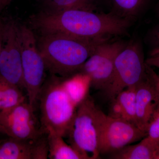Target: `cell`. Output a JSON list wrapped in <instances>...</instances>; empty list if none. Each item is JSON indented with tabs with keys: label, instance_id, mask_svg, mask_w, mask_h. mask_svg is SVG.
<instances>
[{
	"label": "cell",
	"instance_id": "6da1fadb",
	"mask_svg": "<svg viewBox=\"0 0 159 159\" xmlns=\"http://www.w3.org/2000/svg\"><path fill=\"white\" fill-rule=\"evenodd\" d=\"M131 20L113 13L70 9L46 15L44 28L49 34H65L82 39L108 40L127 34Z\"/></svg>",
	"mask_w": 159,
	"mask_h": 159
},
{
	"label": "cell",
	"instance_id": "7a4b0ae2",
	"mask_svg": "<svg viewBox=\"0 0 159 159\" xmlns=\"http://www.w3.org/2000/svg\"><path fill=\"white\" fill-rule=\"evenodd\" d=\"M108 40L53 34L40 35L37 42L47 70L52 75L67 78L78 73L98 44Z\"/></svg>",
	"mask_w": 159,
	"mask_h": 159
},
{
	"label": "cell",
	"instance_id": "3957f363",
	"mask_svg": "<svg viewBox=\"0 0 159 159\" xmlns=\"http://www.w3.org/2000/svg\"><path fill=\"white\" fill-rule=\"evenodd\" d=\"M38 95L34 107L46 133L63 137L74 118L77 106L62 84V77L51 74Z\"/></svg>",
	"mask_w": 159,
	"mask_h": 159
},
{
	"label": "cell",
	"instance_id": "277c9868",
	"mask_svg": "<svg viewBox=\"0 0 159 159\" xmlns=\"http://www.w3.org/2000/svg\"><path fill=\"white\" fill-rule=\"evenodd\" d=\"M97 107L89 95L77 106L63 138L84 159L100 157L97 119Z\"/></svg>",
	"mask_w": 159,
	"mask_h": 159
},
{
	"label": "cell",
	"instance_id": "5b68a950",
	"mask_svg": "<svg viewBox=\"0 0 159 159\" xmlns=\"http://www.w3.org/2000/svg\"><path fill=\"white\" fill-rule=\"evenodd\" d=\"M146 64L141 43L133 40L126 44L115 61L113 76L104 91L111 100L122 90L136 87L146 76Z\"/></svg>",
	"mask_w": 159,
	"mask_h": 159
},
{
	"label": "cell",
	"instance_id": "8992f818",
	"mask_svg": "<svg viewBox=\"0 0 159 159\" xmlns=\"http://www.w3.org/2000/svg\"><path fill=\"white\" fill-rule=\"evenodd\" d=\"M23 76L29 103L34 106L38 95L45 81V63L33 31L19 25Z\"/></svg>",
	"mask_w": 159,
	"mask_h": 159
},
{
	"label": "cell",
	"instance_id": "52a82bcc",
	"mask_svg": "<svg viewBox=\"0 0 159 159\" xmlns=\"http://www.w3.org/2000/svg\"><path fill=\"white\" fill-rule=\"evenodd\" d=\"M97 119L100 155L113 153L147 135L136 125L106 115L98 107Z\"/></svg>",
	"mask_w": 159,
	"mask_h": 159
},
{
	"label": "cell",
	"instance_id": "ba28073f",
	"mask_svg": "<svg viewBox=\"0 0 159 159\" xmlns=\"http://www.w3.org/2000/svg\"><path fill=\"white\" fill-rule=\"evenodd\" d=\"M126 44L122 41L99 43L78 73L86 74L91 80V87L105 91L113 76L115 61Z\"/></svg>",
	"mask_w": 159,
	"mask_h": 159
},
{
	"label": "cell",
	"instance_id": "9c48e42d",
	"mask_svg": "<svg viewBox=\"0 0 159 159\" xmlns=\"http://www.w3.org/2000/svg\"><path fill=\"white\" fill-rule=\"evenodd\" d=\"M19 25L12 19L4 21L0 75L23 91L25 88L23 79Z\"/></svg>",
	"mask_w": 159,
	"mask_h": 159
},
{
	"label": "cell",
	"instance_id": "30bf717a",
	"mask_svg": "<svg viewBox=\"0 0 159 159\" xmlns=\"http://www.w3.org/2000/svg\"><path fill=\"white\" fill-rule=\"evenodd\" d=\"M0 123L8 136L20 139H37L46 133L34 106L28 100L0 111Z\"/></svg>",
	"mask_w": 159,
	"mask_h": 159
},
{
	"label": "cell",
	"instance_id": "8fae6325",
	"mask_svg": "<svg viewBox=\"0 0 159 159\" xmlns=\"http://www.w3.org/2000/svg\"><path fill=\"white\" fill-rule=\"evenodd\" d=\"M48 134L37 139H20L6 136L0 139V159H47Z\"/></svg>",
	"mask_w": 159,
	"mask_h": 159
},
{
	"label": "cell",
	"instance_id": "7c38bea8",
	"mask_svg": "<svg viewBox=\"0 0 159 159\" xmlns=\"http://www.w3.org/2000/svg\"><path fill=\"white\" fill-rule=\"evenodd\" d=\"M136 91L137 126L146 133L148 124L159 109V94L147 73L136 86Z\"/></svg>",
	"mask_w": 159,
	"mask_h": 159
},
{
	"label": "cell",
	"instance_id": "4fadbf2b",
	"mask_svg": "<svg viewBox=\"0 0 159 159\" xmlns=\"http://www.w3.org/2000/svg\"><path fill=\"white\" fill-rule=\"evenodd\" d=\"M116 159H159V140L145 137L138 144L129 145L111 154Z\"/></svg>",
	"mask_w": 159,
	"mask_h": 159
},
{
	"label": "cell",
	"instance_id": "5bb4252c",
	"mask_svg": "<svg viewBox=\"0 0 159 159\" xmlns=\"http://www.w3.org/2000/svg\"><path fill=\"white\" fill-rule=\"evenodd\" d=\"M62 84L74 104L77 107L89 95L91 80L86 74L77 73L63 78Z\"/></svg>",
	"mask_w": 159,
	"mask_h": 159
},
{
	"label": "cell",
	"instance_id": "9a60e30c",
	"mask_svg": "<svg viewBox=\"0 0 159 159\" xmlns=\"http://www.w3.org/2000/svg\"><path fill=\"white\" fill-rule=\"evenodd\" d=\"M48 158L51 159H84L63 137L53 133L48 134Z\"/></svg>",
	"mask_w": 159,
	"mask_h": 159
},
{
	"label": "cell",
	"instance_id": "2e32d148",
	"mask_svg": "<svg viewBox=\"0 0 159 159\" xmlns=\"http://www.w3.org/2000/svg\"><path fill=\"white\" fill-rule=\"evenodd\" d=\"M26 100L28 98L23 91L0 75V111L9 109Z\"/></svg>",
	"mask_w": 159,
	"mask_h": 159
},
{
	"label": "cell",
	"instance_id": "e0dca14e",
	"mask_svg": "<svg viewBox=\"0 0 159 159\" xmlns=\"http://www.w3.org/2000/svg\"><path fill=\"white\" fill-rule=\"evenodd\" d=\"M96 0H43V11H55L80 9L94 11Z\"/></svg>",
	"mask_w": 159,
	"mask_h": 159
},
{
	"label": "cell",
	"instance_id": "ac0fdd59",
	"mask_svg": "<svg viewBox=\"0 0 159 159\" xmlns=\"http://www.w3.org/2000/svg\"><path fill=\"white\" fill-rule=\"evenodd\" d=\"M136 87V86L125 89L121 91L115 99L122 106L127 121L137 126Z\"/></svg>",
	"mask_w": 159,
	"mask_h": 159
},
{
	"label": "cell",
	"instance_id": "d6986e66",
	"mask_svg": "<svg viewBox=\"0 0 159 159\" xmlns=\"http://www.w3.org/2000/svg\"><path fill=\"white\" fill-rule=\"evenodd\" d=\"M148 0H111L118 15L131 19L137 16Z\"/></svg>",
	"mask_w": 159,
	"mask_h": 159
},
{
	"label": "cell",
	"instance_id": "ffe728a7",
	"mask_svg": "<svg viewBox=\"0 0 159 159\" xmlns=\"http://www.w3.org/2000/svg\"><path fill=\"white\" fill-rule=\"evenodd\" d=\"M146 137L151 140H159V109L148 124L146 129Z\"/></svg>",
	"mask_w": 159,
	"mask_h": 159
},
{
	"label": "cell",
	"instance_id": "44dd1931",
	"mask_svg": "<svg viewBox=\"0 0 159 159\" xmlns=\"http://www.w3.org/2000/svg\"><path fill=\"white\" fill-rule=\"evenodd\" d=\"M111 101V104L110 109V113L108 116L115 119H122L127 121L122 106L117 101V99H115Z\"/></svg>",
	"mask_w": 159,
	"mask_h": 159
},
{
	"label": "cell",
	"instance_id": "7402d4cb",
	"mask_svg": "<svg viewBox=\"0 0 159 159\" xmlns=\"http://www.w3.org/2000/svg\"><path fill=\"white\" fill-rule=\"evenodd\" d=\"M146 71L148 77L153 83L159 96V75L153 70L151 67L147 65L146 64Z\"/></svg>",
	"mask_w": 159,
	"mask_h": 159
},
{
	"label": "cell",
	"instance_id": "603a6c76",
	"mask_svg": "<svg viewBox=\"0 0 159 159\" xmlns=\"http://www.w3.org/2000/svg\"><path fill=\"white\" fill-rule=\"evenodd\" d=\"M145 62L147 65L150 67H156L159 71V54L151 56L150 57L146 59Z\"/></svg>",
	"mask_w": 159,
	"mask_h": 159
},
{
	"label": "cell",
	"instance_id": "cb8c5ba5",
	"mask_svg": "<svg viewBox=\"0 0 159 159\" xmlns=\"http://www.w3.org/2000/svg\"><path fill=\"white\" fill-rule=\"evenodd\" d=\"M13 0H0V14Z\"/></svg>",
	"mask_w": 159,
	"mask_h": 159
},
{
	"label": "cell",
	"instance_id": "d4e9b609",
	"mask_svg": "<svg viewBox=\"0 0 159 159\" xmlns=\"http://www.w3.org/2000/svg\"><path fill=\"white\" fill-rule=\"evenodd\" d=\"M4 26V20L0 18V54L2 50V35Z\"/></svg>",
	"mask_w": 159,
	"mask_h": 159
},
{
	"label": "cell",
	"instance_id": "484cf974",
	"mask_svg": "<svg viewBox=\"0 0 159 159\" xmlns=\"http://www.w3.org/2000/svg\"><path fill=\"white\" fill-rule=\"evenodd\" d=\"M6 136L7 135L5 133V131H4L2 125H1V123H0V139Z\"/></svg>",
	"mask_w": 159,
	"mask_h": 159
},
{
	"label": "cell",
	"instance_id": "4316f807",
	"mask_svg": "<svg viewBox=\"0 0 159 159\" xmlns=\"http://www.w3.org/2000/svg\"><path fill=\"white\" fill-rule=\"evenodd\" d=\"M157 54H159V47L153 49L151 52L150 55L152 56V55H155Z\"/></svg>",
	"mask_w": 159,
	"mask_h": 159
},
{
	"label": "cell",
	"instance_id": "83f0119b",
	"mask_svg": "<svg viewBox=\"0 0 159 159\" xmlns=\"http://www.w3.org/2000/svg\"><path fill=\"white\" fill-rule=\"evenodd\" d=\"M156 36L157 39L159 40V27L157 29L156 32Z\"/></svg>",
	"mask_w": 159,
	"mask_h": 159
},
{
	"label": "cell",
	"instance_id": "f1b7e54d",
	"mask_svg": "<svg viewBox=\"0 0 159 159\" xmlns=\"http://www.w3.org/2000/svg\"><path fill=\"white\" fill-rule=\"evenodd\" d=\"M158 14H159V6H158Z\"/></svg>",
	"mask_w": 159,
	"mask_h": 159
}]
</instances>
